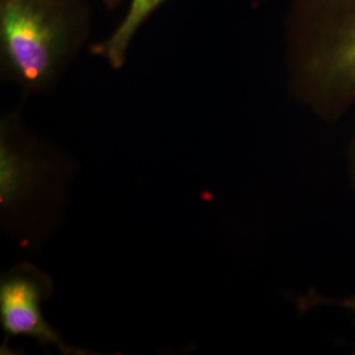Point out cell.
<instances>
[{
	"instance_id": "obj_1",
	"label": "cell",
	"mask_w": 355,
	"mask_h": 355,
	"mask_svg": "<svg viewBox=\"0 0 355 355\" xmlns=\"http://www.w3.org/2000/svg\"><path fill=\"white\" fill-rule=\"evenodd\" d=\"M297 83L321 110L355 101V0H297L292 19Z\"/></svg>"
},
{
	"instance_id": "obj_2",
	"label": "cell",
	"mask_w": 355,
	"mask_h": 355,
	"mask_svg": "<svg viewBox=\"0 0 355 355\" xmlns=\"http://www.w3.org/2000/svg\"><path fill=\"white\" fill-rule=\"evenodd\" d=\"M67 42V20L51 0H0L3 60L23 85L40 87L48 83Z\"/></svg>"
},
{
	"instance_id": "obj_3",
	"label": "cell",
	"mask_w": 355,
	"mask_h": 355,
	"mask_svg": "<svg viewBox=\"0 0 355 355\" xmlns=\"http://www.w3.org/2000/svg\"><path fill=\"white\" fill-rule=\"evenodd\" d=\"M46 283L26 270H15L0 283V324L7 337L26 336L42 345L55 346L64 354H79L51 328L42 315Z\"/></svg>"
},
{
	"instance_id": "obj_4",
	"label": "cell",
	"mask_w": 355,
	"mask_h": 355,
	"mask_svg": "<svg viewBox=\"0 0 355 355\" xmlns=\"http://www.w3.org/2000/svg\"><path fill=\"white\" fill-rule=\"evenodd\" d=\"M7 128H1L0 140V204L13 208L26 199L37 186L42 167L37 157L10 140Z\"/></svg>"
},
{
	"instance_id": "obj_5",
	"label": "cell",
	"mask_w": 355,
	"mask_h": 355,
	"mask_svg": "<svg viewBox=\"0 0 355 355\" xmlns=\"http://www.w3.org/2000/svg\"><path fill=\"white\" fill-rule=\"evenodd\" d=\"M164 0H132L125 17L116 28L114 35L104 44L103 54L107 57L110 64L114 67H120L125 54L128 46L136 35L137 29L148 19V16L162 3Z\"/></svg>"
},
{
	"instance_id": "obj_6",
	"label": "cell",
	"mask_w": 355,
	"mask_h": 355,
	"mask_svg": "<svg viewBox=\"0 0 355 355\" xmlns=\"http://www.w3.org/2000/svg\"><path fill=\"white\" fill-rule=\"evenodd\" d=\"M340 304L345 306V308H349V309H352L353 312H355V297L354 299H347V300H343L341 302Z\"/></svg>"
}]
</instances>
